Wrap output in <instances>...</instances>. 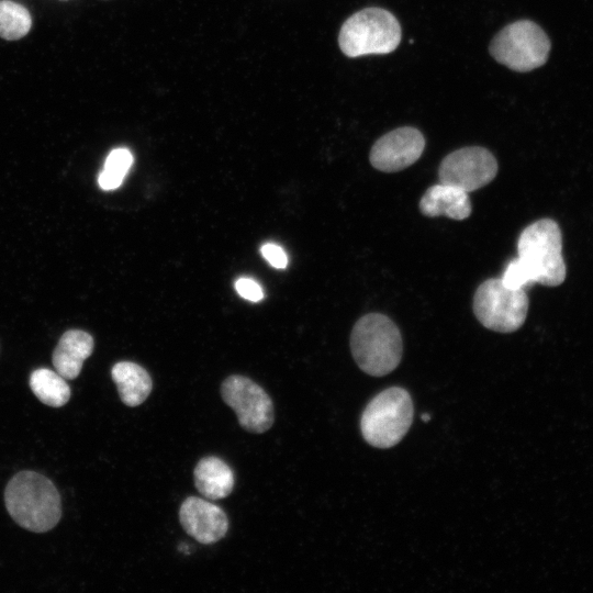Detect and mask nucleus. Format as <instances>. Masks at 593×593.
<instances>
[{
    "instance_id": "obj_15",
    "label": "nucleus",
    "mask_w": 593,
    "mask_h": 593,
    "mask_svg": "<svg viewBox=\"0 0 593 593\" xmlns=\"http://www.w3.org/2000/svg\"><path fill=\"white\" fill-rule=\"evenodd\" d=\"M112 379L121 401L131 407L145 402L153 389L149 373L132 361L116 362L111 369Z\"/></svg>"
},
{
    "instance_id": "obj_20",
    "label": "nucleus",
    "mask_w": 593,
    "mask_h": 593,
    "mask_svg": "<svg viewBox=\"0 0 593 593\" xmlns=\"http://www.w3.org/2000/svg\"><path fill=\"white\" fill-rule=\"evenodd\" d=\"M235 289L242 298L251 302L261 301L265 296L259 283L250 278L243 277L237 279Z\"/></svg>"
},
{
    "instance_id": "obj_13",
    "label": "nucleus",
    "mask_w": 593,
    "mask_h": 593,
    "mask_svg": "<svg viewBox=\"0 0 593 593\" xmlns=\"http://www.w3.org/2000/svg\"><path fill=\"white\" fill-rule=\"evenodd\" d=\"M93 350V338L79 331H67L59 339L52 357L53 366L63 378L72 380L81 371L83 361Z\"/></svg>"
},
{
    "instance_id": "obj_17",
    "label": "nucleus",
    "mask_w": 593,
    "mask_h": 593,
    "mask_svg": "<svg viewBox=\"0 0 593 593\" xmlns=\"http://www.w3.org/2000/svg\"><path fill=\"white\" fill-rule=\"evenodd\" d=\"M32 19L29 11L11 0H0V37L14 41L26 35Z\"/></svg>"
},
{
    "instance_id": "obj_3",
    "label": "nucleus",
    "mask_w": 593,
    "mask_h": 593,
    "mask_svg": "<svg viewBox=\"0 0 593 593\" xmlns=\"http://www.w3.org/2000/svg\"><path fill=\"white\" fill-rule=\"evenodd\" d=\"M402 30L396 18L382 8L357 11L342 25L338 44L350 58L371 54H389L401 42Z\"/></svg>"
},
{
    "instance_id": "obj_21",
    "label": "nucleus",
    "mask_w": 593,
    "mask_h": 593,
    "mask_svg": "<svg viewBox=\"0 0 593 593\" xmlns=\"http://www.w3.org/2000/svg\"><path fill=\"white\" fill-rule=\"evenodd\" d=\"M264 258L275 268L284 269L288 265L286 251L277 244L267 243L260 248Z\"/></svg>"
},
{
    "instance_id": "obj_9",
    "label": "nucleus",
    "mask_w": 593,
    "mask_h": 593,
    "mask_svg": "<svg viewBox=\"0 0 593 593\" xmlns=\"http://www.w3.org/2000/svg\"><path fill=\"white\" fill-rule=\"evenodd\" d=\"M497 174V161L484 147L468 146L448 154L438 168L439 182L467 192L490 183Z\"/></svg>"
},
{
    "instance_id": "obj_18",
    "label": "nucleus",
    "mask_w": 593,
    "mask_h": 593,
    "mask_svg": "<svg viewBox=\"0 0 593 593\" xmlns=\"http://www.w3.org/2000/svg\"><path fill=\"white\" fill-rule=\"evenodd\" d=\"M501 279L511 289H525L536 282L530 269L518 257L507 264Z\"/></svg>"
},
{
    "instance_id": "obj_22",
    "label": "nucleus",
    "mask_w": 593,
    "mask_h": 593,
    "mask_svg": "<svg viewBox=\"0 0 593 593\" xmlns=\"http://www.w3.org/2000/svg\"><path fill=\"white\" fill-rule=\"evenodd\" d=\"M122 179L102 170L98 177V183L103 190H113L121 186Z\"/></svg>"
},
{
    "instance_id": "obj_6",
    "label": "nucleus",
    "mask_w": 593,
    "mask_h": 593,
    "mask_svg": "<svg viewBox=\"0 0 593 593\" xmlns=\"http://www.w3.org/2000/svg\"><path fill=\"white\" fill-rule=\"evenodd\" d=\"M545 31L529 20L515 21L503 27L491 41V56L507 68L526 72L542 66L550 52Z\"/></svg>"
},
{
    "instance_id": "obj_12",
    "label": "nucleus",
    "mask_w": 593,
    "mask_h": 593,
    "mask_svg": "<svg viewBox=\"0 0 593 593\" xmlns=\"http://www.w3.org/2000/svg\"><path fill=\"white\" fill-rule=\"evenodd\" d=\"M418 206L426 216L444 215L457 221L469 217L472 210L467 191L441 182L426 190Z\"/></svg>"
},
{
    "instance_id": "obj_4",
    "label": "nucleus",
    "mask_w": 593,
    "mask_h": 593,
    "mask_svg": "<svg viewBox=\"0 0 593 593\" xmlns=\"http://www.w3.org/2000/svg\"><path fill=\"white\" fill-rule=\"evenodd\" d=\"M517 257L540 284L557 287L566 279L561 231L551 219L538 220L522 231L517 239Z\"/></svg>"
},
{
    "instance_id": "obj_8",
    "label": "nucleus",
    "mask_w": 593,
    "mask_h": 593,
    "mask_svg": "<svg viewBox=\"0 0 593 593\" xmlns=\"http://www.w3.org/2000/svg\"><path fill=\"white\" fill-rule=\"evenodd\" d=\"M223 401L235 412L239 425L261 434L273 424V404L267 392L247 377L233 374L221 385Z\"/></svg>"
},
{
    "instance_id": "obj_1",
    "label": "nucleus",
    "mask_w": 593,
    "mask_h": 593,
    "mask_svg": "<svg viewBox=\"0 0 593 593\" xmlns=\"http://www.w3.org/2000/svg\"><path fill=\"white\" fill-rule=\"evenodd\" d=\"M4 502L13 521L31 532H48L61 517L57 489L49 479L34 471L13 475L5 488Z\"/></svg>"
},
{
    "instance_id": "obj_23",
    "label": "nucleus",
    "mask_w": 593,
    "mask_h": 593,
    "mask_svg": "<svg viewBox=\"0 0 593 593\" xmlns=\"http://www.w3.org/2000/svg\"><path fill=\"white\" fill-rule=\"evenodd\" d=\"M422 419H423L424 422H427V421L430 419V415H429V414H424V415H422Z\"/></svg>"
},
{
    "instance_id": "obj_5",
    "label": "nucleus",
    "mask_w": 593,
    "mask_h": 593,
    "mask_svg": "<svg viewBox=\"0 0 593 593\" xmlns=\"http://www.w3.org/2000/svg\"><path fill=\"white\" fill-rule=\"evenodd\" d=\"M413 421L410 393L392 387L377 394L366 406L360 421L363 438L377 448L396 445L407 433Z\"/></svg>"
},
{
    "instance_id": "obj_11",
    "label": "nucleus",
    "mask_w": 593,
    "mask_h": 593,
    "mask_svg": "<svg viewBox=\"0 0 593 593\" xmlns=\"http://www.w3.org/2000/svg\"><path fill=\"white\" fill-rule=\"evenodd\" d=\"M179 521L184 532L203 545L217 542L228 530L225 512L198 496H189L182 502Z\"/></svg>"
},
{
    "instance_id": "obj_19",
    "label": "nucleus",
    "mask_w": 593,
    "mask_h": 593,
    "mask_svg": "<svg viewBox=\"0 0 593 593\" xmlns=\"http://www.w3.org/2000/svg\"><path fill=\"white\" fill-rule=\"evenodd\" d=\"M133 160V155L127 148H115L105 158L103 170L123 180Z\"/></svg>"
},
{
    "instance_id": "obj_10",
    "label": "nucleus",
    "mask_w": 593,
    "mask_h": 593,
    "mask_svg": "<svg viewBox=\"0 0 593 593\" xmlns=\"http://www.w3.org/2000/svg\"><path fill=\"white\" fill-rule=\"evenodd\" d=\"M425 138L415 127L403 126L381 136L371 147V165L383 172L403 170L423 154Z\"/></svg>"
},
{
    "instance_id": "obj_7",
    "label": "nucleus",
    "mask_w": 593,
    "mask_h": 593,
    "mask_svg": "<svg viewBox=\"0 0 593 593\" xmlns=\"http://www.w3.org/2000/svg\"><path fill=\"white\" fill-rule=\"evenodd\" d=\"M472 309L484 327L499 333H512L526 320L528 296L525 289H511L501 278H491L475 290Z\"/></svg>"
},
{
    "instance_id": "obj_2",
    "label": "nucleus",
    "mask_w": 593,
    "mask_h": 593,
    "mask_svg": "<svg viewBox=\"0 0 593 593\" xmlns=\"http://www.w3.org/2000/svg\"><path fill=\"white\" fill-rule=\"evenodd\" d=\"M350 350L363 372L374 377L385 376L401 361L402 336L388 316L380 313L366 314L353 327Z\"/></svg>"
},
{
    "instance_id": "obj_14",
    "label": "nucleus",
    "mask_w": 593,
    "mask_h": 593,
    "mask_svg": "<svg viewBox=\"0 0 593 593\" xmlns=\"http://www.w3.org/2000/svg\"><path fill=\"white\" fill-rule=\"evenodd\" d=\"M198 492L206 500L216 501L231 494L235 484L234 472L221 458H202L193 470Z\"/></svg>"
},
{
    "instance_id": "obj_16",
    "label": "nucleus",
    "mask_w": 593,
    "mask_h": 593,
    "mask_svg": "<svg viewBox=\"0 0 593 593\" xmlns=\"http://www.w3.org/2000/svg\"><path fill=\"white\" fill-rule=\"evenodd\" d=\"M30 388L42 403L53 407L65 405L71 394L65 378L47 368H38L31 373Z\"/></svg>"
}]
</instances>
